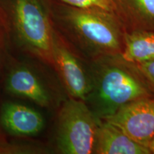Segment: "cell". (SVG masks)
I'll return each mask as SVG.
<instances>
[{"label": "cell", "mask_w": 154, "mask_h": 154, "mask_svg": "<svg viewBox=\"0 0 154 154\" xmlns=\"http://www.w3.org/2000/svg\"><path fill=\"white\" fill-rule=\"evenodd\" d=\"M135 64V63H134ZM152 90L154 89V59L136 64Z\"/></svg>", "instance_id": "4fadbf2b"}, {"label": "cell", "mask_w": 154, "mask_h": 154, "mask_svg": "<svg viewBox=\"0 0 154 154\" xmlns=\"http://www.w3.org/2000/svg\"><path fill=\"white\" fill-rule=\"evenodd\" d=\"M57 1L64 5L79 7V8L103 9L116 14L121 19L118 0H57Z\"/></svg>", "instance_id": "7c38bea8"}, {"label": "cell", "mask_w": 154, "mask_h": 154, "mask_svg": "<svg viewBox=\"0 0 154 154\" xmlns=\"http://www.w3.org/2000/svg\"><path fill=\"white\" fill-rule=\"evenodd\" d=\"M8 19L6 13L0 8V47L8 32Z\"/></svg>", "instance_id": "5bb4252c"}, {"label": "cell", "mask_w": 154, "mask_h": 154, "mask_svg": "<svg viewBox=\"0 0 154 154\" xmlns=\"http://www.w3.org/2000/svg\"><path fill=\"white\" fill-rule=\"evenodd\" d=\"M2 122L10 134L20 136H34L43 129V116L36 110L19 103H9L4 106Z\"/></svg>", "instance_id": "ba28073f"}, {"label": "cell", "mask_w": 154, "mask_h": 154, "mask_svg": "<svg viewBox=\"0 0 154 154\" xmlns=\"http://www.w3.org/2000/svg\"><path fill=\"white\" fill-rule=\"evenodd\" d=\"M121 57L125 61L135 64L153 60V31L134 29L130 32H125Z\"/></svg>", "instance_id": "30bf717a"}, {"label": "cell", "mask_w": 154, "mask_h": 154, "mask_svg": "<svg viewBox=\"0 0 154 154\" xmlns=\"http://www.w3.org/2000/svg\"><path fill=\"white\" fill-rule=\"evenodd\" d=\"M7 88L10 93L26 98L40 106L49 104V96L37 76L26 67L14 69L9 75Z\"/></svg>", "instance_id": "9c48e42d"}, {"label": "cell", "mask_w": 154, "mask_h": 154, "mask_svg": "<svg viewBox=\"0 0 154 154\" xmlns=\"http://www.w3.org/2000/svg\"><path fill=\"white\" fill-rule=\"evenodd\" d=\"M11 21L19 39L31 53L54 65L56 31L43 0H13Z\"/></svg>", "instance_id": "3957f363"}, {"label": "cell", "mask_w": 154, "mask_h": 154, "mask_svg": "<svg viewBox=\"0 0 154 154\" xmlns=\"http://www.w3.org/2000/svg\"><path fill=\"white\" fill-rule=\"evenodd\" d=\"M100 121L85 101L72 97L66 101L58 121L57 143L59 151L64 154L94 153Z\"/></svg>", "instance_id": "277c9868"}, {"label": "cell", "mask_w": 154, "mask_h": 154, "mask_svg": "<svg viewBox=\"0 0 154 154\" xmlns=\"http://www.w3.org/2000/svg\"><path fill=\"white\" fill-rule=\"evenodd\" d=\"M121 17L134 24V29L154 32V0H118Z\"/></svg>", "instance_id": "8fae6325"}, {"label": "cell", "mask_w": 154, "mask_h": 154, "mask_svg": "<svg viewBox=\"0 0 154 154\" xmlns=\"http://www.w3.org/2000/svg\"><path fill=\"white\" fill-rule=\"evenodd\" d=\"M90 78L91 91L85 102L100 120L131 102L154 96L136 64L125 61L121 54L100 57Z\"/></svg>", "instance_id": "6da1fadb"}, {"label": "cell", "mask_w": 154, "mask_h": 154, "mask_svg": "<svg viewBox=\"0 0 154 154\" xmlns=\"http://www.w3.org/2000/svg\"><path fill=\"white\" fill-rule=\"evenodd\" d=\"M94 153L149 154L148 148L134 141L118 127L101 120L96 133Z\"/></svg>", "instance_id": "52a82bcc"}, {"label": "cell", "mask_w": 154, "mask_h": 154, "mask_svg": "<svg viewBox=\"0 0 154 154\" xmlns=\"http://www.w3.org/2000/svg\"><path fill=\"white\" fill-rule=\"evenodd\" d=\"M148 149H149L150 152H151V153H154V136L149 144Z\"/></svg>", "instance_id": "9a60e30c"}, {"label": "cell", "mask_w": 154, "mask_h": 154, "mask_svg": "<svg viewBox=\"0 0 154 154\" xmlns=\"http://www.w3.org/2000/svg\"><path fill=\"white\" fill-rule=\"evenodd\" d=\"M54 66L57 67L67 91L74 99L86 101L91 91V78L82 63L55 32L53 43Z\"/></svg>", "instance_id": "8992f818"}, {"label": "cell", "mask_w": 154, "mask_h": 154, "mask_svg": "<svg viewBox=\"0 0 154 154\" xmlns=\"http://www.w3.org/2000/svg\"><path fill=\"white\" fill-rule=\"evenodd\" d=\"M59 17L74 39L93 54L101 57L122 52L125 32L122 20L116 14L63 4Z\"/></svg>", "instance_id": "7a4b0ae2"}, {"label": "cell", "mask_w": 154, "mask_h": 154, "mask_svg": "<svg viewBox=\"0 0 154 154\" xmlns=\"http://www.w3.org/2000/svg\"><path fill=\"white\" fill-rule=\"evenodd\" d=\"M103 121L118 127L134 141L148 148L154 136V98L131 102Z\"/></svg>", "instance_id": "5b68a950"}]
</instances>
